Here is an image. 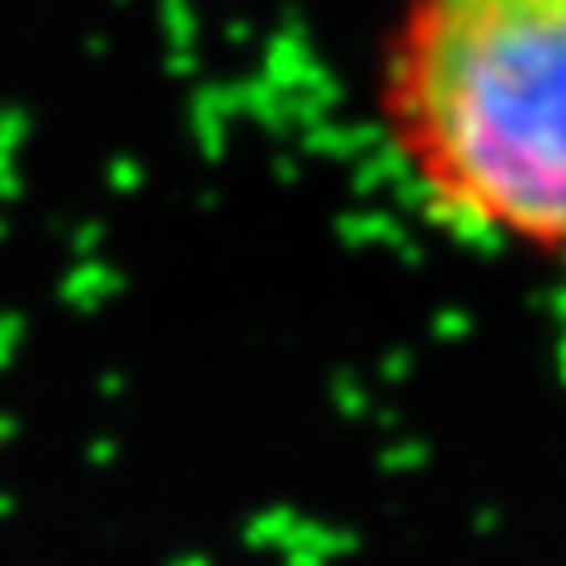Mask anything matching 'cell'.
<instances>
[{
    "label": "cell",
    "mask_w": 566,
    "mask_h": 566,
    "mask_svg": "<svg viewBox=\"0 0 566 566\" xmlns=\"http://www.w3.org/2000/svg\"><path fill=\"white\" fill-rule=\"evenodd\" d=\"M378 123L449 232L566 255V0H397Z\"/></svg>",
    "instance_id": "obj_1"
}]
</instances>
